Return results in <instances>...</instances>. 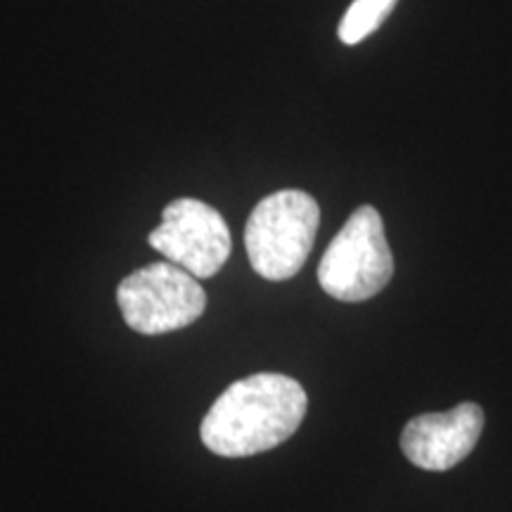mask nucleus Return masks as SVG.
I'll use <instances>...</instances> for the list:
<instances>
[{
    "label": "nucleus",
    "instance_id": "f257e3e1",
    "mask_svg": "<svg viewBox=\"0 0 512 512\" xmlns=\"http://www.w3.org/2000/svg\"><path fill=\"white\" fill-rule=\"evenodd\" d=\"M306 408L309 396L294 377L249 375L230 384L204 415L202 444L221 458H249L271 451L299 430Z\"/></svg>",
    "mask_w": 512,
    "mask_h": 512
},
{
    "label": "nucleus",
    "instance_id": "f03ea898",
    "mask_svg": "<svg viewBox=\"0 0 512 512\" xmlns=\"http://www.w3.org/2000/svg\"><path fill=\"white\" fill-rule=\"evenodd\" d=\"M318 226L320 207L309 192H273L249 214L245 226L249 264L273 283L294 278L309 259Z\"/></svg>",
    "mask_w": 512,
    "mask_h": 512
},
{
    "label": "nucleus",
    "instance_id": "7ed1b4c3",
    "mask_svg": "<svg viewBox=\"0 0 512 512\" xmlns=\"http://www.w3.org/2000/svg\"><path fill=\"white\" fill-rule=\"evenodd\" d=\"M394 275L380 211L358 207L332 238L318 266V283L332 299L356 304L380 294Z\"/></svg>",
    "mask_w": 512,
    "mask_h": 512
},
{
    "label": "nucleus",
    "instance_id": "20e7f679",
    "mask_svg": "<svg viewBox=\"0 0 512 512\" xmlns=\"http://www.w3.org/2000/svg\"><path fill=\"white\" fill-rule=\"evenodd\" d=\"M124 323L140 335L188 328L207 311V292L195 275L171 261H157L126 275L117 287Z\"/></svg>",
    "mask_w": 512,
    "mask_h": 512
},
{
    "label": "nucleus",
    "instance_id": "39448f33",
    "mask_svg": "<svg viewBox=\"0 0 512 512\" xmlns=\"http://www.w3.org/2000/svg\"><path fill=\"white\" fill-rule=\"evenodd\" d=\"M147 242L166 261L181 266L197 280L214 278L233 249L226 219L211 204L195 197L166 204L162 223L147 235Z\"/></svg>",
    "mask_w": 512,
    "mask_h": 512
},
{
    "label": "nucleus",
    "instance_id": "423d86ee",
    "mask_svg": "<svg viewBox=\"0 0 512 512\" xmlns=\"http://www.w3.org/2000/svg\"><path fill=\"white\" fill-rule=\"evenodd\" d=\"M484 430L477 403H458L446 413L418 415L403 427L401 451L420 470L446 472L475 451Z\"/></svg>",
    "mask_w": 512,
    "mask_h": 512
},
{
    "label": "nucleus",
    "instance_id": "0eeeda50",
    "mask_svg": "<svg viewBox=\"0 0 512 512\" xmlns=\"http://www.w3.org/2000/svg\"><path fill=\"white\" fill-rule=\"evenodd\" d=\"M396 0H354L351 8L344 12L339 22V38L347 46L366 41L373 31L384 22V17L392 12Z\"/></svg>",
    "mask_w": 512,
    "mask_h": 512
}]
</instances>
